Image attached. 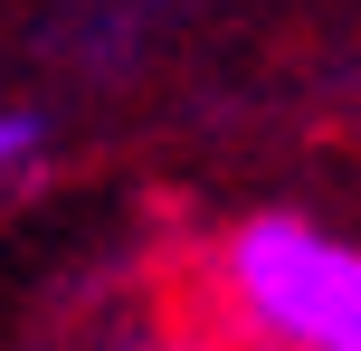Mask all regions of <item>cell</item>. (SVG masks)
I'll use <instances>...</instances> for the list:
<instances>
[{
	"label": "cell",
	"instance_id": "7a4b0ae2",
	"mask_svg": "<svg viewBox=\"0 0 361 351\" xmlns=\"http://www.w3.org/2000/svg\"><path fill=\"white\" fill-rule=\"evenodd\" d=\"M29 152H38V114H0V181H10Z\"/></svg>",
	"mask_w": 361,
	"mask_h": 351
},
{
	"label": "cell",
	"instance_id": "6da1fadb",
	"mask_svg": "<svg viewBox=\"0 0 361 351\" xmlns=\"http://www.w3.org/2000/svg\"><path fill=\"white\" fill-rule=\"evenodd\" d=\"M209 304L247 351H361V247L267 209L209 247Z\"/></svg>",
	"mask_w": 361,
	"mask_h": 351
}]
</instances>
